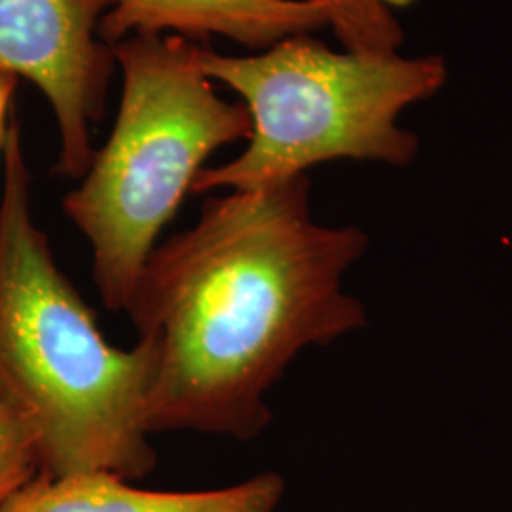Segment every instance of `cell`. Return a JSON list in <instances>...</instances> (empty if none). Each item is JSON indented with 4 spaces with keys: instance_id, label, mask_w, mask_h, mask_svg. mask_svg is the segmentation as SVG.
Here are the masks:
<instances>
[{
    "instance_id": "cell-8",
    "label": "cell",
    "mask_w": 512,
    "mask_h": 512,
    "mask_svg": "<svg viewBox=\"0 0 512 512\" xmlns=\"http://www.w3.org/2000/svg\"><path fill=\"white\" fill-rule=\"evenodd\" d=\"M327 10L329 27L348 52L397 54L403 27L393 8L406 0H293Z\"/></svg>"
},
{
    "instance_id": "cell-9",
    "label": "cell",
    "mask_w": 512,
    "mask_h": 512,
    "mask_svg": "<svg viewBox=\"0 0 512 512\" xmlns=\"http://www.w3.org/2000/svg\"><path fill=\"white\" fill-rule=\"evenodd\" d=\"M37 476V442L18 414L0 399V509Z\"/></svg>"
},
{
    "instance_id": "cell-6",
    "label": "cell",
    "mask_w": 512,
    "mask_h": 512,
    "mask_svg": "<svg viewBox=\"0 0 512 512\" xmlns=\"http://www.w3.org/2000/svg\"><path fill=\"white\" fill-rule=\"evenodd\" d=\"M325 27V8L293 0H114L99 23V37L112 46L129 35L171 31L198 44L219 35L266 50L283 38Z\"/></svg>"
},
{
    "instance_id": "cell-7",
    "label": "cell",
    "mask_w": 512,
    "mask_h": 512,
    "mask_svg": "<svg viewBox=\"0 0 512 512\" xmlns=\"http://www.w3.org/2000/svg\"><path fill=\"white\" fill-rule=\"evenodd\" d=\"M283 492L275 473L209 492H150L112 475H40L0 512H275Z\"/></svg>"
},
{
    "instance_id": "cell-10",
    "label": "cell",
    "mask_w": 512,
    "mask_h": 512,
    "mask_svg": "<svg viewBox=\"0 0 512 512\" xmlns=\"http://www.w3.org/2000/svg\"><path fill=\"white\" fill-rule=\"evenodd\" d=\"M18 88V78L12 74L0 73V154L6 141V131L12 116V99Z\"/></svg>"
},
{
    "instance_id": "cell-4",
    "label": "cell",
    "mask_w": 512,
    "mask_h": 512,
    "mask_svg": "<svg viewBox=\"0 0 512 512\" xmlns=\"http://www.w3.org/2000/svg\"><path fill=\"white\" fill-rule=\"evenodd\" d=\"M177 35H129L112 44L122 99L105 147L63 200L92 245L93 281L109 311L128 310L165 224L192 192L205 160L249 139L243 103L224 101Z\"/></svg>"
},
{
    "instance_id": "cell-5",
    "label": "cell",
    "mask_w": 512,
    "mask_h": 512,
    "mask_svg": "<svg viewBox=\"0 0 512 512\" xmlns=\"http://www.w3.org/2000/svg\"><path fill=\"white\" fill-rule=\"evenodd\" d=\"M114 0H0V73L46 95L61 135L55 173L82 179L92 165V126L107 110L116 59L99 37Z\"/></svg>"
},
{
    "instance_id": "cell-1",
    "label": "cell",
    "mask_w": 512,
    "mask_h": 512,
    "mask_svg": "<svg viewBox=\"0 0 512 512\" xmlns=\"http://www.w3.org/2000/svg\"><path fill=\"white\" fill-rule=\"evenodd\" d=\"M366 247L363 230L313 220L306 175L207 198L192 228L156 245L126 310L156 357L150 435L258 437L287 366L365 327L344 277Z\"/></svg>"
},
{
    "instance_id": "cell-2",
    "label": "cell",
    "mask_w": 512,
    "mask_h": 512,
    "mask_svg": "<svg viewBox=\"0 0 512 512\" xmlns=\"http://www.w3.org/2000/svg\"><path fill=\"white\" fill-rule=\"evenodd\" d=\"M0 194V399L37 442L40 475L139 480L158 463L147 401L154 349L110 346L31 215V173L12 110Z\"/></svg>"
},
{
    "instance_id": "cell-3",
    "label": "cell",
    "mask_w": 512,
    "mask_h": 512,
    "mask_svg": "<svg viewBox=\"0 0 512 512\" xmlns=\"http://www.w3.org/2000/svg\"><path fill=\"white\" fill-rule=\"evenodd\" d=\"M186 55L205 78L238 93L251 116L247 148L228 164L203 167L192 194L268 188L332 160L408 165L420 139L399 116L448 80L439 55L334 52L311 35L251 55L188 40Z\"/></svg>"
}]
</instances>
